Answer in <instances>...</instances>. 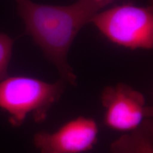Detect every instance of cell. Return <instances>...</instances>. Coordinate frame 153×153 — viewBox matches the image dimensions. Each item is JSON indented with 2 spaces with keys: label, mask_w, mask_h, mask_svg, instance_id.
<instances>
[{
  "label": "cell",
  "mask_w": 153,
  "mask_h": 153,
  "mask_svg": "<svg viewBox=\"0 0 153 153\" xmlns=\"http://www.w3.org/2000/svg\"><path fill=\"white\" fill-rule=\"evenodd\" d=\"M15 1L26 33L33 38L45 57L55 66L61 79L76 86V76L68 62L69 50L80 29L112 0H78L69 6Z\"/></svg>",
  "instance_id": "cell-1"
},
{
  "label": "cell",
  "mask_w": 153,
  "mask_h": 153,
  "mask_svg": "<svg viewBox=\"0 0 153 153\" xmlns=\"http://www.w3.org/2000/svg\"><path fill=\"white\" fill-rule=\"evenodd\" d=\"M65 83L61 79L48 83L28 76H7L0 82V108L9 114L14 127L22 126L29 115L42 122L60 99Z\"/></svg>",
  "instance_id": "cell-2"
},
{
  "label": "cell",
  "mask_w": 153,
  "mask_h": 153,
  "mask_svg": "<svg viewBox=\"0 0 153 153\" xmlns=\"http://www.w3.org/2000/svg\"><path fill=\"white\" fill-rule=\"evenodd\" d=\"M91 22L114 43L131 49L152 48V6H117L99 11Z\"/></svg>",
  "instance_id": "cell-3"
},
{
  "label": "cell",
  "mask_w": 153,
  "mask_h": 153,
  "mask_svg": "<svg viewBox=\"0 0 153 153\" xmlns=\"http://www.w3.org/2000/svg\"><path fill=\"white\" fill-rule=\"evenodd\" d=\"M101 100L104 123L114 131L127 133L152 118L153 109L147 105L144 95L126 84L107 86Z\"/></svg>",
  "instance_id": "cell-4"
},
{
  "label": "cell",
  "mask_w": 153,
  "mask_h": 153,
  "mask_svg": "<svg viewBox=\"0 0 153 153\" xmlns=\"http://www.w3.org/2000/svg\"><path fill=\"white\" fill-rule=\"evenodd\" d=\"M99 126L93 118H73L53 133L42 131L33 137L40 153H82L94 148L98 140Z\"/></svg>",
  "instance_id": "cell-5"
},
{
  "label": "cell",
  "mask_w": 153,
  "mask_h": 153,
  "mask_svg": "<svg viewBox=\"0 0 153 153\" xmlns=\"http://www.w3.org/2000/svg\"><path fill=\"white\" fill-rule=\"evenodd\" d=\"M110 153H153L152 118L114 140L111 144Z\"/></svg>",
  "instance_id": "cell-6"
},
{
  "label": "cell",
  "mask_w": 153,
  "mask_h": 153,
  "mask_svg": "<svg viewBox=\"0 0 153 153\" xmlns=\"http://www.w3.org/2000/svg\"><path fill=\"white\" fill-rule=\"evenodd\" d=\"M14 40L7 34L0 33V82L7 77Z\"/></svg>",
  "instance_id": "cell-7"
},
{
  "label": "cell",
  "mask_w": 153,
  "mask_h": 153,
  "mask_svg": "<svg viewBox=\"0 0 153 153\" xmlns=\"http://www.w3.org/2000/svg\"><path fill=\"white\" fill-rule=\"evenodd\" d=\"M112 1H114V0H112Z\"/></svg>",
  "instance_id": "cell-8"
}]
</instances>
